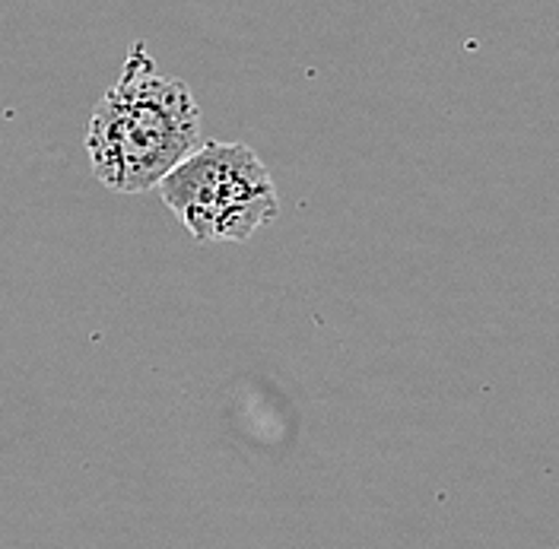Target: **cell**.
<instances>
[{
    "label": "cell",
    "mask_w": 559,
    "mask_h": 549,
    "mask_svg": "<svg viewBox=\"0 0 559 549\" xmlns=\"http://www.w3.org/2000/svg\"><path fill=\"white\" fill-rule=\"evenodd\" d=\"M201 143V108L191 89L159 73L138 41L86 128L93 175L115 194L156 188Z\"/></svg>",
    "instance_id": "1"
},
{
    "label": "cell",
    "mask_w": 559,
    "mask_h": 549,
    "mask_svg": "<svg viewBox=\"0 0 559 549\" xmlns=\"http://www.w3.org/2000/svg\"><path fill=\"white\" fill-rule=\"evenodd\" d=\"M156 188L198 241H248L280 213L274 178L245 143L198 146Z\"/></svg>",
    "instance_id": "2"
}]
</instances>
